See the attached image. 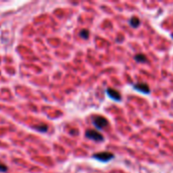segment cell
<instances>
[{
	"label": "cell",
	"mask_w": 173,
	"mask_h": 173,
	"mask_svg": "<svg viewBox=\"0 0 173 173\" xmlns=\"http://www.w3.org/2000/svg\"><path fill=\"white\" fill-rule=\"evenodd\" d=\"M130 25L134 28L139 27V25H140V19H139L138 17H136V16H133L130 19Z\"/></svg>",
	"instance_id": "obj_7"
},
{
	"label": "cell",
	"mask_w": 173,
	"mask_h": 173,
	"mask_svg": "<svg viewBox=\"0 0 173 173\" xmlns=\"http://www.w3.org/2000/svg\"><path fill=\"white\" fill-rule=\"evenodd\" d=\"M79 36L82 39H84V40H87V39L89 38V30H81L80 33H79Z\"/></svg>",
	"instance_id": "obj_8"
},
{
	"label": "cell",
	"mask_w": 173,
	"mask_h": 173,
	"mask_svg": "<svg viewBox=\"0 0 173 173\" xmlns=\"http://www.w3.org/2000/svg\"><path fill=\"white\" fill-rule=\"evenodd\" d=\"M133 87L135 90L140 91V92H142L144 94H149L151 92L150 87H149V85L146 84V83H137V84H134Z\"/></svg>",
	"instance_id": "obj_4"
},
{
	"label": "cell",
	"mask_w": 173,
	"mask_h": 173,
	"mask_svg": "<svg viewBox=\"0 0 173 173\" xmlns=\"http://www.w3.org/2000/svg\"><path fill=\"white\" fill-rule=\"evenodd\" d=\"M106 93H107V95H108L109 97H111V99H114V100H115V101H120L122 100V95H120V93L117 90H115V89L107 88L106 89Z\"/></svg>",
	"instance_id": "obj_5"
},
{
	"label": "cell",
	"mask_w": 173,
	"mask_h": 173,
	"mask_svg": "<svg viewBox=\"0 0 173 173\" xmlns=\"http://www.w3.org/2000/svg\"><path fill=\"white\" fill-rule=\"evenodd\" d=\"M0 171L1 172H6L7 171V166L4 164H2L1 162H0Z\"/></svg>",
	"instance_id": "obj_10"
},
{
	"label": "cell",
	"mask_w": 173,
	"mask_h": 173,
	"mask_svg": "<svg viewBox=\"0 0 173 173\" xmlns=\"http://www.w3.org/2000/svg\"><path fill=\"white\" fill-rule=\"evenodd\" d=\"M134 58H135V61L138 63H148V59L144 54H137Z\"/></svg>",
	"instance_id": "obj_6"
},
{
	"label": "cell",
	"mask_w": 173,
	"mask_h": 173,
	"mask_svg": "<svg viewBox=\"0 0 173 173\" xmlns=\"http://www.w3.org/2000/svg\"><path fill=\"white\" fill-rule=\"evenodd\" d=\"M93 158L101 162H108L114 158V155L109 152H100V153H95L93 155Z\"/></svg>",
	"instance_id": "obj_2"
},
{
	"label": "cell",
	"mask_w": 173,
	"mask_h": 173,
	"mask_svg": "<svg viewBox=\"0 0 173 173\" xmlns=\"http://www.w3.org/2000/svg\"><path fill=\"white\" fill-rule=\"evenodd\" d=\"M92 122H93V125H95L98 130H103L108 125V120L103 117H94Z\"/></svg>",
	"instance_id": "obj_3"
},
{
	"label": "cell",
	"mask_w": 173,
	"mask_h": 173,
	"mask_svg": "<svg viewBox=\"0 0 173 173\" xmlns=\"http://www.w3.org/2000/svg\"><path fill=\"white\" fill-rule=\"evenodd\" d=\"M35 129H36V131H40V132H47L48 127H47L46 125H36Z\"/></svg>",
	"instance_id": "obj_9"
},
{
	"label": "cell",
	"mask_w": 173,
	"mask_h": 173,
	"mask_svg": "<svg viewBox=\"0 0 173 173\" xmlns=\"http://www.w3.org/2000/svg\"><path fill=\"white\" fill-rule=\"evenodd\" d=\"M85 136H86V138L95 141V142H103L104 141L103 136L95 130H88L87 132L85 133Z\"/></svg>",
	"instance_id": "obj_1"
},
{
	"label": "cell",
	"mask_w": 173,
	"mask_h": 173,
	"mask_svg": "<svg viewBox=\"0 0 173 173\" xmlns=\"http://www.w3.org/2000/svg\"><path fill=\"white\" fill-rule=\"evenodd\" d=\"M171 36H172V39H173V33H172V35H171Z\"/></svg>",
	"instance_id": "obj_11"
}]
</instances>
